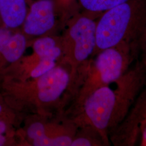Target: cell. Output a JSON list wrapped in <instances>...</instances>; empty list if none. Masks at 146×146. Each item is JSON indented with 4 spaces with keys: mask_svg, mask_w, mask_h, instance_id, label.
Masks as SVG:
<instances>
[{
    "mask_svg": "<svg viewBox=\"0 0 146 146\" xmlns=\"http://www.w3.org/2000/svg\"><path fill=\"white\" fill-rule=\"evenodd\" d=\"M55 23L54 4L52 0H39L31 5L23 22L24 31L31 35H41Z\"/></svg>",
    "mask_w": 146,
    "mask_h": 146,
    "instance_id": "obj_6",
    "label": "cell"
},
{
    "mask_svg": "<svg viewBox=\"0 0 146 146\" xmlns=\"http://www.w3.org/2000/svg\"><path fill=\"white\" fill-rule=\"evenodd\" d=\"M13 34L8 29L6 28H0V52L9 40Z\"/></svg>",
    "mask_w": 146,
    "mask_h": 146,
    "instance_id": "obj_14",
    "label": "cell"
},
{
    "mask_svg": "<svg viewBox=\"0 0 146 146\" xmlns=\"http://www.w3.org/2000/svg\"><path fill=\"white\" fill-rule=\"evenodd\" d=\"M96 23L87 16H81L75 21L69 31L74 42V56L76 61H86L95 51L96 46Z\"/></svg>",
    "mask_w": 146,
    "mask_h": 146,
    "instance_id": "obj_5",
    "label": "cell"
},
{
    "mask_svg": "<svg viewBox=\"0 0 146 146\" xmlns=\"http://www.w3.org/2000/svg\"><path fill=\"white\" fill-rule=\"evenodd\" d=\"M140 146H146V119L143 120L139 127Z\"/></svg>",
    "mask_w": 146,
    "mask_h": 146,
    "instance_id": "obj_15",
    "label": "cell"
},
{
    "mask_svg": "<svg viewBox=\"0 0 146 146\" xmlns=\"http://www.w3.org/2000/svg\"><path fill=\"white\" fill-rule=\"evenodd\" d=\"M39 78L38 98L45 102L57 99L66 88L69 78L68 73L60 67H54Z\"/></svg>",
    "mask_w": 146,
    "mask_h": 146,
    "instance_id": "obj_7",
    "label": "cell"
},
{
    "mask_svg": "<svg viewBox=\"0 0 146 146\" xmlns=\"http://www.w3.org/2000/svg\"><path fill=\"white\" fill-rule=\"evenodd\" d=\"M29 138L33 140L35 146H55V138H49L45 134L44 127L40 122H35L30 125L27 131Z\"/></svg>",
    "mask_w": 146,
    "mask_h": 146,
    "instance_id": "obj_11",
    "label": "cell"
},
{
    "mask_svg": "<svg viewBox=\"0 0 146 146\" xmlns=\"http://www.w3.org/2000/svg\"><path fill=\"white\" fill-rule=\"evenodd\" d=\"M26 47L25 37L21 34L17 33L11 35L1 53L7 61L14 62L21 58Z\"/></svg>",
    "mask_w": 146,
    "mask_h": 146,
    "instance_id": "obj_9",
    "label": "cell"
},
{
    "mask_svg": "<svg viewBox=\"0 0 146 146\" xmlns=\"http://www.w3.org/2000/svg\"><path fill=\"white\" fill-rule=\"evenodd\" d=\"M27 14L26 0H0V15L7 27L15 28L21 26Z\"/></svg>",
    "mask_w": 146,
    "mask_h": 146,
    "instance_id": "obj_8",
    "label": "cell"
},
{
    "mask_svg": "<svg viewBox=\"0 0 146 146\" xmlns=\"http://www.w3.org/2000/svg\"><path fill=\"white\" fill-rule=\"evenodd\" d=\"M114 84V89L106 86L96 89L84 104L87 122L107 139L124 120L146 86V63L137 59Z\"/></svg>",
    "mask_w": 146,
    "mask_h": 146,
    "instance_id": "obj_1",
    "label": "cell"
},
{
    "mask_svg": "<svg viewBox=\"0 0 146 146\" xmlns=\"http://www.w3.org/2000/svg\"><path fill=\"white\" fill-rule=\"evenodd\" d=\"M61 50L58 47H55L44 55L40 57V61L31 72L33 78H37L55 67V61L60 55Z\"/></svg>",
    "mask_w": 146,
    "mask_h": 146,
    "instance_id": "obj_10",
    "label": "cell"
},
{
    "mask_svg": "<svg viewBox=\"0 0 146 146\" xmlns=\"http://www.w3.org/2000/svg\"><path fill=\"white\" fill-rule=\"evenodd\" d=\"M81 5L87 11L100 13L104 12L129 0H79Z\"/></svg>",
    "mask_w": 146,
    "mask_h": 146,
    "instance_id": "obj_12",
    "label": "cell"
},
{
    "mask_svg": "<svg viewBox=\"0 0 146 146\" xmlns=\"http://www.w3.org/2000/svg\"><path fill=\"white\" fill-rule=\"evenodd\" d=\"M146 119V85L124 120L110 134L115 146H134L139 139V127Z\"/></svg>",
    "mask_w": 146,
    "mask_h": 146,
    "instance_id": "obj_4",
    "label": "cell"
},
{
    "mask_svg": "<svg viewBox=\"0 0 146 146\" xmlns=\"http://www.w3.org/2000/svg\"><path fill=\"white\" fill-rule=\"evenodd\" d=\"M140 52L138 48L125 44L99 52L84 89V102L95 90L121 78L138 59Z\"/></svg>",
    "mask_w": 146,
    "mask_h": 146,
    "instance_id": "obj_3",
    "label": "cell"
},
{
    "mask_svg": "<svg viewBox=\"0 0 146 146\" xmlns=\"http://www.w3.org/2000/svg\"><path fill=\"white\" fill-rule=\"evenodd\" d=\"M5 142V137L3 134H0V146H3Z\"/></svg>",
    "mask_w": 146,
    "mask_h": 146,
    "instance_id": "obj_16",
    "label": "cell"
},
{
    "mask_svg": "<svg viewBox=\"0 0 146 146\" xmlns=\"http://www.w3.org/2000/svg\"><path fill=\"white\" fill-rule=\"evenodd\" d=\"M55 47H56L55 40L51 37H45L39 38L34 42V50L40 58Z\"/></svg>",
    "mask_w": 146,
    "mask_h": 146,
    "instance_id": "obj_13",
    "label": "cell"
},
{
    "mask_svg": "<svg viewBox=\"0 0 146 146\" xmlns=\"http://www.w3.org/2000/svg\"><path fill=\"white\" fill-rule=\"evenodd\" d=\"M95 50L125 44L141 48L146 38V0H129L104 14L96 23Z\"/></svg>",
    "mask_w": 146,
    "mask_h": 146,
    "instance_id": "obj_2",
    "label": "cell"
},
{
    "mask_svg": "<svg viewBox=\"0 0 146 146\" xmlns=\"http://www.w3.org/2000/svg\"><path fill=\"white\" fill-rule=\"evenodd\" d=\"M1 110H2V107H1V105H0V113H1Z\"/></svg>",
    "mask_w": 146,
    "mask_h": 146,
    "instance_id": "obj_17",
    "label": "cell"
}]
</instances>
